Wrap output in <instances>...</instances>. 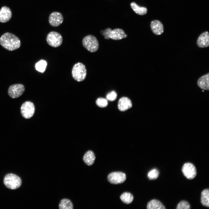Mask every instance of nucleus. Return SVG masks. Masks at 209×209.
Segmentation results:
<instances>
[{
    "mask_svg": "<svg viewBox=\"0 0 209 209\" xmlns=\"http://www.w3.org/2000/svg\"><path fill=\"white\" fill-rule=\"evenodd\" d=\"M0 44L8 50L13 51L20 47L21 42L19 38L14 34L6 32L1 36Z\"/></svg>",
    "mask_w": 209,
    "mask_h": 209,
    "instance_id": "obj_1",
    "label": "nucleus"
},
{
    "mask_svg": "<svg viewBox=\"0 0 209 209\" xmlns=\"http://www.w3.org/2000/svg\"><path fill=\"white\" fill-rule=\"evenodd\" d=\"M100 33L104 36L105 39H111L114 40H119L126 38L127 36L124 31L120 28H116L112 30L110 28H108L104 30H101Z\"/></svg>",
    "mask_w": 209,
    "mask_h": 209,
    "instance_id": "obj_2",
    "label": "nucleus"
},
{
    "mask_svg": "<svg viewBox=\"0 0 209 209\" xmlns=\"http://www.w3.org/2000/svg\"><path fill=\"white\" fill-rule=\"evenodd\" d=\"M71 73L75 80L78 82L83 81L86 78L87 74L85 66L81 62L75 64L72 68Z\"/></svg>",
    "mask_w": 209,
    "mask_h": 209,
    "instance_id": "obj_3",
    "label": "nucleus"
},
{
    "mask_svg": "<svg viewBox=\"0 0 209 209\" xmlns=\"http://www.w3.org/2000/svg\"><path fill=\"white\" fill-rule=\"evenodd\" d=\"M3 182L8 188L15 190L20 187L21 181L20 177L17 175L10 173L7 174L4 177Z\"/></svg>",
    "mask_w": 209,
    "mask_h": 209,
    "instance_id": "obj_4",
    "label": "nucleus"
},
{
    "mask_svg": "<svg viewBox=\"0 0 209 209\" xmlns=\"http://www.w3.org/2000/svg\"><path fill=\"white\" fill-rule=\"evenodd\" d=\"M82 44L86 49L91 53L96 51L99 47L97 39L94 36L91 35H88L83 38Z\"/></svg>",
    "mask_w": 209,
    "mask_h": 209,
    "instance_id": "obj_5",
    "label": "nucleus"
},
{
    "mask_svg": "<svg viewBox=\"0 0 209 209\" xmlns=\"http://www.w3.org/2000/svg\"><path fill=\"white\" fill-rule=\"evenodd\" d=\"M46 41L50 46L57 48L60 46L62 44L63 38L61 35L55 31L49 33L46 37Z\"/></svg>",
    "mask_w": 209,
    "mask_h": 209,
    "instance_id": "obj_6",
    "label": "nucleus"
},
{
    "mask_svg": "<svg viewBox=\"0 0 209 209\" xmlns=\"http://www.w3.org/2000/svg\"><path fill=\"white\" fill-rule=\"evenodd\" d=\"M35 111V107L33 104L30 101L24 102L21 107V115L24 118L29 119L33 115Z\"/></svg>",
    "mask_w": 209,
    "mask_h": 209,
    "instance_id": "obj_7",
    "label": "nucleus"
},
{
    "mask_svg": "<svg viewBox=\"0 0 209 209\" xmlns=\"http://www.w3.org/2000/svg\"><path fill=\"white\" fill-rule=\"evenodd\" d=\"M126 179V174L121 172H114L109 174L107 179L110 183L114 184H121L125 182Z\"/></svg>",
    "mask_w": 209,
    "mask_h": 209,
    "instance_id": "obj_8",
    "label": "nucleus"
},
{
    "mask_svg": "<svg viewBox=\"0 0 209 209\" xmlns=\"http://www.w3.org/2000/svg\"><path fill=\"white\" fill-rule=\"evenodd\" d=\"M25 89L24 86L21 84H16L11 85L8 90L9 96L12 98H17L21 96Z\"/></svg>",
    "mask_w": 209,
    "mask_h": 209,
    "instance_id": "obj_9",
    "label": "nucleus"
},
{
    "mask_svg": "<svg viewBox=\"0 0 209 209\" xmlns=\"http://www.w3.org/2000/svg\"><path fill=\"white\" fill-rule=\"evenodd\" d=\"M182 171L184 176L188 179H194L197 174V171L195 166L190 163H186L183 165Z\"/></svg>",
    "mask_w": 209,
    "mask_h": 209,
    "instance_id": "obj_10",
    "label": "nucleus"
},
{
    "mask_svg": "<svg viewBox=\"0 0 209 209\" xmlns=\"http://www.w3.org/2000/svg\"><path fill=\"white\" fill-rule=\"evenodd\" d=\"M64 18L62 14L58 12H53L50 15L48 22L53 27H57L62 23Z\"/></svg>",
    "mask_w": 209,
    "mask_h": 209,
    "instance_id": "obj_11",
    "label": "nucleus"
},
{
    "mask_svg": "<svg viewBox=\"0 0 209 209\" xmlns=\"http://www.w3.org/2000/svg\"><path fill=\"white\" fill-rule=\"evenodd\" d=\"M198 46L201 48L207 47L209 46V34L208 32L205 31L198 37L197 41Z\"/></svg>",
    "mask_w": 209,
    "mask_h": 209,
    "instance_id": "obj_12",
    "label": "nucleus"
},
{
    "mask_svg": "<svg viewBox=\"0 0 209 209\" xmlns=\"http://www.w3.org/2000/svg\"><path fill=\"white\" fill-rule=\"evenodd\" d=\"M12 12L9 8L4 6L0 9V22L5 23L9 21L12 17Z\"/></svg>",
    "mask_w": 209,
    "mask_h": 209,
    "instance_id": "obj_13",
    "label": "nucleus"
},
{
    "mask_svg": "<svg viewBox=\"0 0 209 209\" xmlns=\"http://www.w3.org/2000/svg\"><path fill=\"white\" fill-rule=\"evenodd\" d=\"M150 27L152 32L156 35H160L163 33L164 26L162 23L159 20L152 21L150 23Z\"/></svg>",
    "mask_w": 209,
    "mask_h": 209,
    "instance_id": "obj_14",
    "label": "nucleus"
},
{
    "mask_svg": "<svg viewBox=\"0 0 209 209\" xmlns=\"http://www.w3.org/2000/svg\"><path fill=\"white\" fill-rule=\"evenodd\" d=\"M118 105L119 110L123 111L131 108L132 103L131 101L128 98L122 97L119 100Z\"/></svg>",
    "mask_w": 209,
    "mask_h": 209,
    "instance_id": "obj_15",
    "label": "nucleus"
},
{
    "mask_svg": "<svg viewBox=\"0 0 209 209\" xmlns=\"http://www.w3.org/2000/svg\"><path fill=\"white\" fill-rule=\"evenodd\" d=\"M197 85L201 89L209 90V73L201 76L197 81Z\"/></svg>",
    "mask_w": 209,
    "mask_h": 209,
    "instance_id": "obj_16",
    "label": "nucleus"
},
{
    "mask_svg": "<svg viewBox=\"0 0 209 209\" xmlns=\"http://www.w3.org/2000/svg\"><path fill=\"white\" fill-rule=\"evenodd\" d=\"M96 156L94 152L91 150L87 151L84 154L83 159L85 163L88 166L92 165L95 161Z\"/></svg>",
    "mask_w": 209,
    "mask_h": 209,
    "instance_id": "obj_17",
    "label": "nucleus"
},
{
    "mask_svg": "<svg viewBox=\"0 0 209 209\" xmlns=\"http://www.w3.org/2000/svg\"><path fill=\"white\" fill-rule=\"evenodd\" d=\"M130 5L132 10L138 15H145L147 12V10L146 8L140 6L135 2L131 3Z\"/></svg>",
    "mask_w": 209,
    "mask_h": 209,
    "instance_id": "obj_18",
    "label": "nucleus"
},
{
    "mask_svg": "<svg viewBox=\"0 0 209 209\" xmlns=\"http://www.w3.org/2000/svg\"><path fill=\"white\" fill-rule=\"evenodd\" d=\"M147 209H165L163 204L159 200L156 199L151 200L148 202L147 206Z\"/></svg>",
    "mask_w": 209,
    "mask_h": 209,
    "instance_id": "obj_19",
    "label": "nucleus"
},
{
    "mask_svg": "<svg viewBox=\"0 0 209 209\" xmlns=\"http://www.w3.org/2000/svg\"><path fill=\"white\" fill-rule=\"evenodd\" d=\"M201 201L203 206L208 207L209 206V190L206 189L203 190L201 193Z\"/></svg>",
    "mask_w": 209,
    "mask_h": 209,
    "instance_id": "obj_20",
    "label": "nucleus"
},
{
    "mask_svg": "<svg viewBox=\"0 0 209 209\" xmlns=\"http://www.w3.org/2000/svg\"><path fill=\"white\" fill-rule=\"evenodd\" d=\"M60 209H73V206L71 201L69 199L64 198L62 199L59 204Z\"/></svg>",
    "mask_w": 209,
    "mask_h": 209,
    "instance_id": "obj_21",
    "label": "nucleus"
},
{
    "mask_svg": "<svg viewBox=\"0 0 209 209\" xmlns=\"http://www.w3.org/2000/svg\"><path fill=\"white\" fill-rule=\"evenodd\" d=\"M120 199L123 203L126 204H129L133 201L134 196L131 193L126 192L121 195Z\"/></svg>",
    "mask_w": 209,
    "mask_h": 209,
    "instance_id": "obj_22",
    "label": "nucleus"
},
{
    "mask_svg": "<svg viewBox=\"0 0 209 209\" xmlns=\"http://www.w3.org/2000/svg\"><path fill=\"white\" fill-rule=\"evenodd\" d=\"M47 65V63L46 61L41 60L35 64V67L37 71L41 73H43L45 70Z\"/></svg>",
    "mask_w": 209,
    "mask_h": 209,
    "instance_id": "obj_23",
    "label": "nucleus"
},
{
    "mask_svg": "<svg viewBox=\"0 0 209 209\" xmlns=\"http://www.w3.org/2000/svg\"><path fill=\"white\" fill-rule=\"evenodd\" d=\"M96 104L98 106L100 107H105L108 105V100L104 98H98L96 100Z\"/></svg>",
    "mask_w": 209,
    "mask_h": 209,
    "instance_id": "obj_24",
    "label": "nucleus"
},
{
    "mask_svg": "<svg viewBox=\"0 0 209 209\" xmlns=\"http://www.w3.org/2000/svg\"><path fill=\"white\" fill-rule=\"evenodd\" d=\"M190 206L187 201L183 200L181 201L177 205L176 209H190Z\"/></svg>",
    "mask_w": 209,
    "mask_h": 209,
    "instance_id": "obj_25",
    "label": "nucleus"
},
{
    "mask_svg": "<svg viewBox=\"0 0 209 209\" xmlns=\"http://www.w3.org/2000/svg\"><path fill=\"white\" fill-rule=\"evenodd\" d=\"M159 172L156 169H154L150 170L148 173L147 176L150 180L154 179L157 178L158 176Z\"/></svg>",
    "mask_w": 209,
    "mask_h": 209,
    "instance_id": "obj_26",
    "label": "nucleus"
},
{
    "mask_svg": "<svg viewBox=\"0 0 209 209\" xmlns=\"http://www.w3.org/2000/svg\"><path fill=\"white\" fill-rule=\"evenodd\" d=\"M117 94L114 91H111L108 93L107 96V99L109 101H112L115 100L116 98Z\"/></svg>",
    "mask_w": 209,
    "mask_h": 209,
    "instance_id": "obj_27",
    "label": "nucleus"
}]
</instances>
